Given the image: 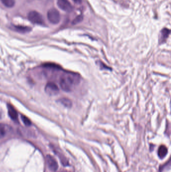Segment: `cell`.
<instances>
[{
    "mask_svg": "<svg viewBox=\"0 0 171 172\" xmlns=\"http://www.w3.org/2000/svg\"><path fill=\"white\" fill-rule=\"evenodd\" d=\"M83 20V17L82 15H78V16L75 18L72 21V24L73 25H76L77 24L79 23L82 22Z\"/></svg>",
    "mask_w": 171,
    "mask_h": 172,
    "instance_id": "15",
    "label": "cell"
},
{
    "mask_svg": "<svg viewBox=\"0 0 171 172\" xmlns=\"http://www.w3.org/2000/svg\"><path fill=\"white\" fill-rule=\"evenodd\" d=\"M57 4L60 9L66 12H71L73 7L68 0H57Z\"/></svg>",
    "mask_w": 171,
    "mask_h": 172,
    "instance_id": "5",
    "label": "cell"
},
{
    "mask_svg": "<svg viewBox=\"0 0 171 172\" xmlns=\"http://www.w3.org/2000/svg\"><path fill=\"white\" fill-rule=\"evenodd\" d=\"M8 126L5 124L0 123V139L4 138L7 134Z\"/></svg>",
    "mask_w": 171,
    "mask_h": 172,
    "instance_id": "10",
    "label": "cell"
},
{
    "mask_svg": "<svg viewBox=\"0 0 171 172\" xmlns=\"http://www.w3.org/2000/svg\"><path fill=\"white\" fill-rule=\"evenodd\" d=\"M43 66L46 68H57V69L60 68L59 65H57L56 64H52V63H46V64H44Z\"/></svg>",
    "mask_w": 171,
    "mask_h": 172,
    "instance_id": "14",
    "label": "cell"
},
{
    "mask_svg": "<svg viewBox=\"0 0 171 172\" xmlns=\"http://www.w3.org/2000/svg\"><path fill=\"white\" fill-rule=\"evenodd\" d=\"M1 1L7 8H12L15 4V0H1Z\"/></svg>",
    "mask_w": 171,
    "mask_h": 172,
    "instance_id": "12",
    "label": "cell"
},
{
    "mask_svg": "<svg viewBox=\"0 0 171 172\" xmlns=\"http://www.w3.org/2000/svg\"><path fill=\"white\" fill-rule=\"evenodd\" d=\"M68 172V171H61V172Z\"/></svg>",
    "mask_w": 171,
    "mask_h": 172,
    "instance_id": "18",
    "label": "cell"
},
{
    "mask_svg": "<svg viewBox=\"0 0 171 172\" xmlns=\"http://www.w3.org/2000/svg\"><path fill=\"white\" fill-rule=\"evenodd\" d=\"M168 153V149L165 146H160L158 150V155L161 158H164Z\"/></svg>",
    "mask_w": 171,
    "mask_h": 172,
    "instance_id": "9",
    "label": "cell"
},
{
    "mask_svg": "<svg viewBox=\"0 0 171 172\" xmlns=\"http://www.w3.org/2000/svg\"><path fill=\"white\" fill-rule=\"evenodd\" d=\"M80 77L78 74L71 72H65L61 76L59 85L62 90L65 92L71 91L75 86L78 85Z\"/></svg>",
    "mask_w": 171,
    "mask_h": 172,
    "instance_id": "1",
    "label": "cell"
},
{
    "mask_svg": "<svg viewBox=\"0 0 171 172\" xmlns=\"http://www.w3.org/2000/svg\"><path fill=\"white\" fill-rule=\"evenodd\" d=\"M21 119L23 122V123L26 126H29L32 124L30 120L29 119V118H28L25 115H21Z\"/></svg>",
    "mask_w": 171,
    "mask_h": 172,
    "instance_id": "13",
    "label": "cell"
},
{
    "mask_svg": "<svg viewBox=\"0 0 171 172\" xmlns=\"http://www.w3.org/2000/svg\"><path fill=\"white\" fill-rule=\"evenodd\" d=\"M45 91L50 96H54L58 94L59 89L56 84L53 82H49L46 85Z\"/></svg>",
    "mask_w": 171,
    "mask_h": 172,
    "instance_id": "4",
    "label": "cell"
},
{
    "mask_svg": "<svg viewBox=\"0 0 171 172\" xmlns=\"http://www.w3.org/2000/svg\"><path fill=\"white\" fill-rule=\"evenodd\" d=\"M7 107H8V114L10 118H11V119L14 121H16L18 119V113L17 112L16 110L10 104H8Z\"/></svg>",
    "mask_w": 171,
    "mask_h": 172,
    "instance_id": "7",
    "label": "cell"
},
{
    "mask_svg": "<svg viewBox=\"0 0 171 172\" xmlns=\"http://www.w3.org/2000/svg\"><path fill=\"white\" fill-rule=\"evenodd\" d=\"M46 162L50 170L53 172H55L57 170L58 168V162L54 157L50 154H48L46 156Z\"/></svg>",
    "mask_w": 171,
    "mask_h": 172,
    "instance_id": "6",
    "label": "cell"
},
{
    "mask_svg": "<svg viewBox=\"0 0 171 172\" xmlns=\"http://www.w3.org/2000/svg\"><path fill=\"white\" fill-rule=\"evenodd\" d=\"M13 29L17 32L22 33H25L27 32H29L31 30V28L29 27L23 26H16V25H13L12 26Z\"/></svg>",
    "mask_w": 171,
    "mask_h": 172,
    "instance_id": "8",
    "label": "cell"
},
{
    "mask_svg": "<svg viewBox=\"0 0 171 172\" xmlns=\"http://www.w3.org/2000/svg\"><path fill=\"white\" fill-rule=\"evenodd\" d=\"M72 1L77 4H80L82 2V0H72Z\"/></svg>",
    "mask_w": 171,
    "mask_h": 172,
    "instance_id": "17",
    "label": "cell"
},
{
    "mask_svg": "<svg viewBox=\"0 0 171 172\" xmlns=\"http://www.w3.org/2000/svg\"><path fill=\"white\" fill-rule=\"evenodd\" d=\"M28 19L32 23L42 25L44 24L43 17L39 13L36 11H30L28 14Z\"/></svg>",
    "mask_w": 171,
    "mask_h": 172,
    "instance_id": "2",
    "label": "cell"
},
{
    "mask_svg": "<svg viewBox=\"0 0 171 172\" xmlns=\"http://www.w3.org/2000/svg\"><path fill=\"white\" fill-rule=\"evenodd\" d=\"M47 19L51 23L57 24L60 21V14L55 8H51L47 12Z\"/></svg>",
    "mask_w": 171,
    "mask_h": 172,
    "instance_id": "3",
    "label": "cell"
},
{
    "mask_svg": "<svg viewBox=\"0 0 171 172\" xmlns=\"http://www.w3.org/2000/svg\"><path fill=\"white\" fill-rule=\"evenodd\" d=\"M170 33V31L168 29H165L162 32V39H164L167 38Z\"/></svg>",
    "mask_w": 171,
    "mask_h": 172,
    "instance_id": "16",
    "label": "cell"
},
{
    "mask_svg": "<svg viewBox=\"0 0 171 172\" xmlns=\"http://www.w3.org/2000/svg\"><path fill=\"white\" fill-rule=\"evenodd\" d=\"M59 101L64 107H67V108H70V107H71L72 102L68 99L64 98L60 99L59 100Z\"/></svg>",
    "mask_w": 171,
    "mask_h": 172,
    "instance_id": "11",
    "label": "cell"
}]
</instances>
